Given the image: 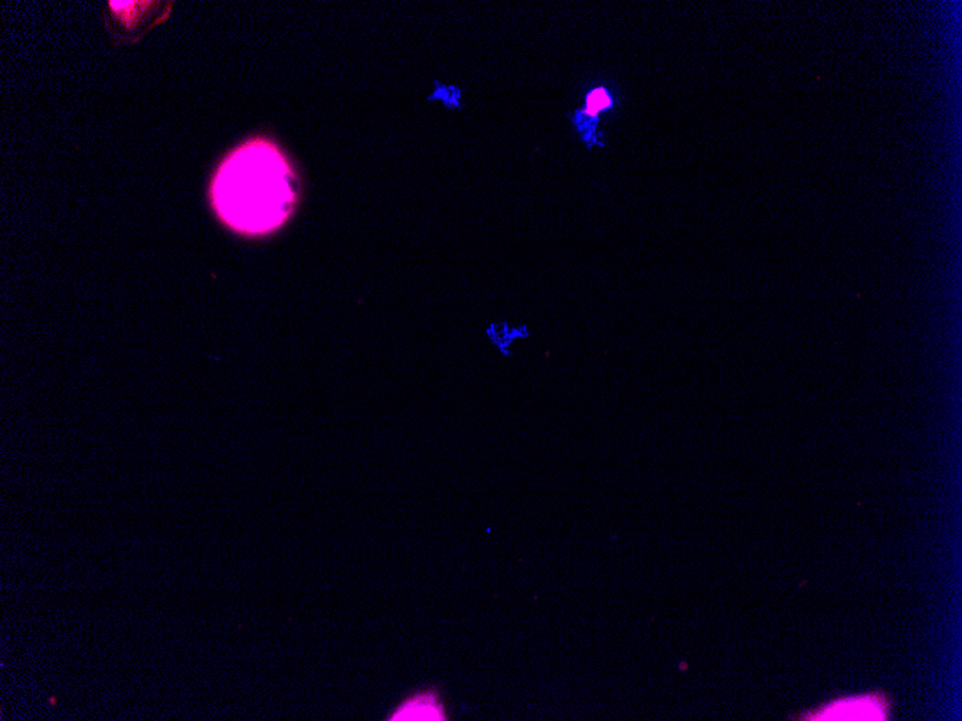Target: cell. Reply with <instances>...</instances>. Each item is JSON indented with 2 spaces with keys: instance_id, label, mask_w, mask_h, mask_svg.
<instances>
[{
  "instance_id": "1",
  "label": "cell",
  "mask_w": 962,
  "mask_h": 721,
  "mask_svg": "<svg viewBox=\"0 0 962 721\" xmlns=\"http://www.w3.org/2000/svg\"><path fill=\"white\" fill-rule=\"evenodd\" d=\"M219 218L244 235H267L290 218L297 203V178L286 154L267 139L232 150L212 182Z\"/></svg>"
},
{
  "instance_id": "2",
  "label": "cell",
  "mask_w": 962,
  "mask_h": 721,
  "mask_svg": "<svg viewBox=\"0 0 962 721\" xmlns=\"http://www.w3.org/2000/svg\"><path fill=\"white\" fill-rule=\"evenodd\" d=\"M110 29L121 38H139L152 26L159 24L163 3L157 2H110Z\"/></svg>"
},
{
  "instance_id": "3",
  "label": "cell",
  "mask_w": 962,
  "mask_h": 721,
  "mask_svg": "<svg viewBox=\"0 0 962 721\" xmlns=\"http://www.w3.org/2000/svg\"><path fill=\"white\" fill-rule=\"evenodd\" d=\"M388 720L441 721L447 720V713L435 691H422L402 701Z\"/></svg>"
},
{
  "instance_id": "4",
  "label": "cell",
  "mask_w": 962,
  "mask_h": 721,
  "mask_svg": "<svg viewBox=\"0 0 962 721\" xmlns=\"http://www.w3.org/2000/svg\"><path fill=\"white\" fill-rule=\"evenodd\" d=\"M818 720H883V710L873 698L847 700L824 711Z\"/></svg>"
},
{
  "instance_id": "5",
  "label": "cell",
  "mask_w": 962,
  "mask_h": 721,
  "mask_svg": "<svg viewBox=\"0 0 962 721\" xmlns=\"http://www.w3.org/2000/svg\"><path fill=\"white\" fill-rule=\"evenodd\" d=\"M611 106H613V101H611L610 94L600 88V90L592 91V93L588 95L587 110L585 111H587L588 116H595V114L600 113L601 110H605V108Z\"/></svg>"
}]
</instances>
